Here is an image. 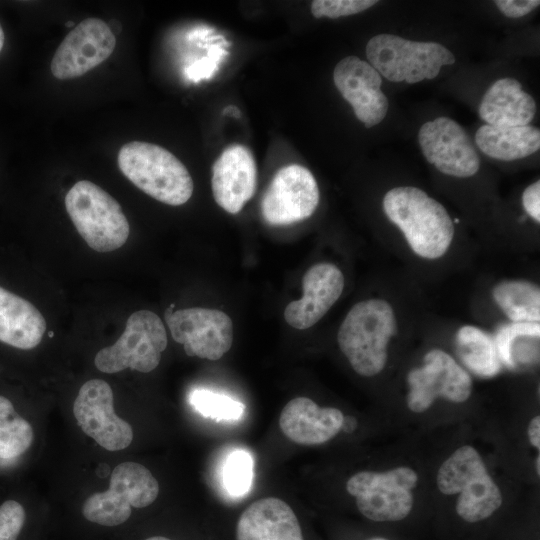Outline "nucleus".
<instances>
[{"instance_id":"obj_1","label":"nucleus","mask_w":540,"mask_h":540,"mask_svg":"<svg viewBox=\"0 0 540 540\" xmlns=\"http://www.w3.org/2000/svg\"><path fill=\"white\" fill-rule=\"evenodd\" d=\"M382 207L417 256L434 260L447 253L455 235L454 223L445 207L426 192L412 186L392 188L384 195Z\"/></svg>"},{"instance_id":"obj_39","label":"nucleus","mask_w":540,"mask_h":540,"mask_svg":"<svg viewBox=\"0 0 540 540\" xmlns=\"http://www.w3.org/2000/svg\"><path fill=\"white\" fill-rule=\"evenodd\" d=\"M370 540H387V539L377 537V538H372V539H370Z\"/></svg>"},{"instance_id":"obj_2","label":"nucleus","mask_w":540,"mask_h":540,"mask_svg":"<svg viewBox=\"0 0 540 540\" xmlns=\"http://www.w3.org/2000/svg\"><path fill=\"white\" fill-rule=\"evenodd\" d=\"M396 332L392 305L385 299L369 298L350 308L338 329L337 342L352 369L372 377L385 368L388 344Z\"/></svg>"},{"instance_id":"obj_37","label":"nucleus","mask_w":540,"mask_h":540,"mask_svg":"<svg viewBox=\"0 0 540 540\" xmlns=\"http://www.w3.org/2000/svg\"><path fill=\"white\" fill-rule=\"evenodd\" d=\"M535 466H536L537 474L539 475L540 474V456H537Z\"/></svg>"},{"instance_id":"obj_3","label":"nucleus","mask_w":540,"mask_h":540,"mask_svg":"<svg viewBox=\"0 0 540 540\" xmlns=\"http://www.w3.org/2000/svg\"><path fill=\"white\" fill-rule=\"evenodd\" d=\"M123 175L150 197L172 206L186 203L194 184L185 165L167 149L148 142L131 141L117 157Z\"/></svg>"},{"instance_id":"obj_28","label":"nucleus","mask_w":540,"mask_h":540,"mask_svg":"<svg viewBox=\"0 0 540 540\" xmlns=\"http://www.w3.org/2000/svg\"><path fill=\"white\" fill-rule=\"evenodd\" d=\"M253 459L244 449L231 452L222 467V484L232 496L239 497L248 493L253 481Z\"/></svg>"},{"instance_id":"obj_19","label":"nucleus","mask_w":540,"mask_h":540,"mask_svg":"<svg viewBox=\"0 0 540 540\" xmlns=\"http://www.w3.org/2000/svg\"><path fill=\"white\" fill-rule=\"evenodd\" d=\"M343 413L333 407H320L307 397H296L282 409L279 426L291 441L302 445L325 443L338 434Z\"/></svg>"},{"instance_id":"obj_5","label":"nucleus","mask_w":540,"mask_h":540,"mask_svg":"<svg viewBox=\"0 0 540 540\" xmlns=\"http://www.w3.org/2000/svg\"><path fill=\"white\" fill-rule=\"evenodd\" d=\"M65 207L80 236L97 252L122 247L130 233L120 204L88 180L76 182L65 197Z\"/></svg>"},{"instance_id":"obj_4","label":"nucleus","mask_w":540,"mask_h":540,"mask_svg":"<svg viewBox=\"0 0 540 540\" xmlns=\"http://www.w3.org/2000/svg\"><path fill=\"white\" fill-rule=\"evenodd\" d=\"M436 481L443 494H460L456 512L466 522L485 520L502 505L499 487L472 446L464 445L453 452L440 466Z\"/></svg>"},{"instance_id":"obj_11","label":"nucleus","mask_w":540,"mask_h":540,"mask_svg":"<svg viewBox=\"0 0 540 540\" xmlns=\"http://www.w3.org/2000/svg\"><path fill=\"white\" fill-rule=\"evenodd\" d=\"M165 311V320L172 338L183 345L188 356L218 360L231 348L233 323L224 312L193 307Z\"/></svg>"},{"instance_id":"obj_21","label":"nucleus","mask_w":540,"mask_h":540,"mask_svg":"<svg viewBox=\"0 0 540 540\" xmlns=\"http://www.w3.org/2000/svg\"><path fill=\"white\" fill-rule=\"evenodd\" d=\"M478 113L487 125L506 128L530 125L536 114V102L514 78L495 81L485 92Z\"/></svg>"},{"instance_id":"obj_25","label":"nucleus","mask_w":540,"mask_h":540,"mask_svg":"<svg viewBox=\"0 0 540 540\" xmlns=\"http://www.w3.org/2000/svg\"><path fill=\"white\" fill-rule=\"evenodd\" d=\"M458 353L463 363L475 374L491 377L501 368L494 338L482 329L462 326L456 334Z\"/></svg>"},{"instance_id":"obj_27","label":"nucleus","mask_w":540,"mask_h":540,"mask_svg":"<svg viewBox=\"0 0 540 540\" xmlns=\"http://www.w3.org/2000/svg\"><path fill=\"white\" fill-rule=\"evenodd\" d=\"M189 402L202 416L216 420H238L245 410L241 402L208 389L193 390Z\"/></svg>"},{"instance_id":"obj_20","label":"nucleus","mask_w":540,"mask_h":540,"mask_svg":"<svg viewBox=\"0 0 540 540\" xmlns=\"http://www.w3.org/2000/svg\"><path fill=\"white\" fill-rule=\"evenodd\" d=\"M236 540H303L292 508L275 497L259 499L241 514Z\"/></svg>"},{"instance_id":"obj_34","label":"nucleus","mask_w":540,"mask_h":540,"mask_svg":"<svg viewBox=\"0 0 540 540\" xmlns=\"http://www.w3.org/2000/svg\"><path fill=\"white\" fill-rule=\"evenodd\" d=\"M528 437L530 443L537 449L540 448V416L532 418L528 425Z\"/></svg>"},{"instance_id":"obj_10","label":"nucleus","mask_w":540,"mask_h":540,"mask_svg":"<svg viewBox=\"0 0 540 540\" xmlns=\"http://www.w3.org/2000/svg\"><path fill=\"white\" fill-rule=\"evenodd\" d=\"M407 405L415 413L429 409L438 397L462 403L472 393V379L455 359L441 349H432L424 356V365L407 375Z\"/></svg>"},{"instance_id":"obj_13","label":"nucleus","mask_w":540,"mask_h":540,"mask_svg":"<svg viewBox=\"0 0 540 540\" xmlns=\"http://www.w3.org/2000/svg\"><path fill=\"white\" fill-rule=\"evenodd\" d=\"M110 385L101 379L85 382L74 401L73 413L78 425L89 437L109 451L125 449L133 439L128 422L114 411Z\"/></svg>"},{"instance_id":"obj_7","label":"nucleus","mask_w":540,"mask_h":540,"mask_svg":"<svg viewBox=\"0 0 540 540\" xmlns=\"http://www.w3.org/2000/svg\"><path fill=\"white\" fill-rule=\"evenodd\" d=\"M159 493V484L152 473L136 462H123L112 471L110 485L104 492L88 497L82 507L84 517L103 526L124 523L132 509L152 504Z\"/></svg>"},{"instance_id":"obj_23","label":"nucleus","mask_w":540,"mask_h":540,"mask_svg":"<svg viewBox=\"0 0 540 540\" xmlns=\"http://www.w3.org/2000/svg\"><path fill=\"white\" fill-rule=\"evenodd\" d=\"M475 142L490 158L514 161L539 150L540 131L532 125L500 128L484 124L478 128Z\"/></svg>"},{"instance_id":"obj_8","label":"nucleus","mask_w":540,"mask_h":540,"mask_svg":"<svg viewBox=\"0 0 540 540\" xmlns=\"http://www.w3.org/2000/svg\"><path fill=\"white\" fill-rule=\"evenodd\" d=\"M416 472L405 466L387 472L360 471L346 483L347 492L354 496L360 513L376 522H394L407 517L412 510V489Z\"/></svg>"},{"instance_id":"obj_17","label":"nucleus","mask_w":540,"mask_h":540,"mask_svg":"<svg viewBox=\"0 0 540 540\" xmlns=\"http://www.w3.org/2000/svg\"><path fill=\"white\" fill-rule=\"evenodd\" d=\"M344 275L334 264L317 263L303 276V296L290 302L284 310L286 322L304 330L320 321L342 295Z\"/></svg>"},{"instance_id":"obj_33","label":"nucleus","mask_w":540,"mask_h":540,"mask_svg":"<svg viewBox=\"0 0 540 540\" xmlns=\"http://www.w3.org/2000/svg\"><path fill=\"white\" fill-rule=\"evenodd\" d=\"M522 204L526 213L537 223L540 222V181L537 180L525 188Z\"/></svg>"},{"instance_id":"obj_9","label":"nucleus","mask_w":540,"mask_h":540,"mask_svg":"<svg viewBox=\"0 0 540 540\" xmlns=\"http://www.w3.org/2000/svg\"><path fill=\"white\" fill-rule=\"evenodd\" d=\"M167 347V334L160 317L149 310L130 315L125 330L111 346L98 351L94 364L104 373L130 368L142 373L154 370Z\"/></svg>"},{"instance_id":"obj_26","label":"nucleus","mask_w":540,"mask_h":540,"mask_svg":"<svg viewBox=\"0 0 540 540\" xmlns=\"http://www.w3.org/2000/svg\"><path fill=\"white\" fill-rule=\"evenodd\" d=\"M34 432L12 403L0 396V458L11 459L23 454L32 444Z\"/></svg>"},{"instance_id":"obj_6","label":"nucleus","mask_w":540,"mask_h":540,"mask_svg":"<svg viewBox=\"0 0 540 540\" xmlns=\"http://www.w3.org/2000/svg\"><path fill=\"white\" fill-rule=\"evenodd\" d=\"M366 56L381 77L408 84L434 79L443 65L456 61L440 43L411 41L393 34L372 37L366 45Z\"/></svg>"},{"instance_id":"obj_38","label":"nucleus","mask_w":540,"mask_h":540,"mask_svg":"<svg viewBox=\"0 0 540 540\" xmlns=\"http://www.w3.org/2000/svg\"><path fill=\"white\" fill-rule=\"evenodd\" d=\"M65 25L68 26V27H70V26H73L74 23H73L72 21H70V22H67Z\"/></svg>"},{"instance_id":"obj_14","label":"nucleus","mask_w":540,"mask_h":540,"mask_svg":"<svg viewBox=\"0 0 540 540\" xmlns=\"http://www.w3.org/2000/svg\"><path fill=\"white\" fill-rule=\"evenodd\" d=\"M425 159L449 176L468 178L480 169V158L464 128L451 118L440 116L425 122L418 132Z\"/></svg>"},{"instance_id":"obj_32","label":"nucleus","mask_w":540,"mask_h":540,"mask_svg":"<svg viewBox=\"0 0 540 540\" xmlns=\"http://www.w3.org/2000/svg\"><path fill=\"white\" fill-rule=\"evenodd\" d=\"M500 12L509 18H520L540 5L539 0H496L494 1Z\"/></svg>"},{"instance_id":"obj_24","label":"nucleus","mask_w":540,"mask_h":540,"mask_svg":"<svg viewBox=\"0 0 540 540\" xmlns=\"http://www.w3.org/2000/svg\"><path fill=\"white\" fill-rule=\"evenodd\" d=\"M492 297L511 322H539L540 289L537 284L523 279L502 280L494 285Z\"/></svg>"},{"instance_id":"obj_36","label":"nucleus","mask_w":540,"mask_h":540,"mask_svg":"<svg viewBox=\"0 0 540 540\" xmlns=\"http://www.w3.org/2000/svg\"><path fill=\"white\" fill-rule=\"evenodd\" d=\"M145 540H170V539L166 538L164 536H153V537L147 538Z\"/></svg>"},{"instance_id":"obj_12","label":"nucleus","mask_w":540,"mask_h":540,"mask_svg":"<svg viewBox=\"0 0 540 540\" xmlns=\"http://www.w3.org/2000/svg\"><path fill=\"white\" fill-rule=\"evenodd\" d=\"M319 200L318 184L310 170L291 164L272 178L261 200V214L269 225H290L309 218Z\"/></svg>"},{"instance_id":"obj_30","label":"nucleus","mask_w":540,"mask_h":540,"mask_svg":"<svg viewBox=\"0 0 540 540\" xmlns=\"http://www.w3.org/2000/svg\"><path fill=\"white\" fill-rule=\"evenodd\" d=\"M376 3L375 0H314L311 2V13L315 18L325 16L335 19L358 14Z\"/></svg>"},{"instance_id":"obj_16","label":"nucleus","mask_w":540,"mask_h":540,"mask_svg":"<svg viewBox=\"0 0 540 540\" xmlns=\"http://www.w3.org/2000/svg\"><path fill=\"white\" fill-rule=\"evenodd\" d=\"M333 81L366 128L385 118L389 101L381 90L382 77L368 62L356 56L343 58L334 68Z\"/></svg>"},{"instance_id":"obj_31","label":"nucleus","mask_w":540,"mask_h":540,"mask_svg":"<svg viewBox=\"0 0 540 540\" xmlns=\"http://www.w3.org/2000/svg\"><path fill=\"white\" fill-rule=\"evenodd\" d=\"M25 521L23 506L14 500L0 506V540H17Z\"/></svg>"},{"instance_id":"obj_15","label":"nucleus","mask_w":540,"mask_h":540,"mask_svg":"<svg viewBox=\"0 0 540 540\" xmlns=\"http://www.w3.org/2000/svg\"><path fill=\"white\" fill-rule=\"evenodd\" d=\"M115 46V34L109 25L98 18H87L60 43L51 61V72L60 80L80 77L104 62Z\"/></svg>"},{"instance_id":"obj_22","label":"nucleus","mask_w":540,"mask_h":540,"mask_svg":"<svg viewBox=\"0 0 540 540\" xmlns=\"http://www.w3.org/2000/svg\"><path fill=\"white\" fill-rule=\"evenodd\" d=\"M46 330L41 312L28 300L0 286V341L27 350L36 347Z\"/></svg>"},{"instance_id":"obj_35","label":"nucleus","mask_w":540,"mask_h":540,"mask_svg":"<svg viewBox=\"0 0 540 540\" xmlns=\"http://www.w3.org/2000/svg\"><path fill=\"white\" fill-rule=\"evenodd\" d=\"M4 40H5L4 32H3L2 26L0 24V52H1L2 48H3Z\"/></svg>"},{"instance_id":"obj_18","label":"nucleus","mask_w":540,"mask_h":540,"mask_svg":"<svg viewBox=\"0 0 540 540\" xmlns=\"http://www.w3.org/2000/svg\"><path fill=\"white\" fill-rule=\"evenodd\" d=\"M257 168L252 152L244 145L227 147L212 166L214 200L226 212L236 214L255 193Z\"/></svg>"},{"instance_id":"obj_29","label":"nucleus","mask_w":540,"mask_h":540,"mask_svg":"<svg viewBox=\"0 0 540 540\" xmlns=\"http://www.w3.org/2000/svg\"><path fill=\"white\" fill-rule=\"evenodd\" d=\"M539 322H521L506 324L501 326L494 338L496 350L501 363L508 368H513L515 362L512 357V343L517 336H527L539 338Z\"/></svg>"}]
</instances>
